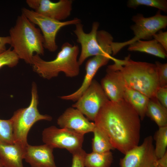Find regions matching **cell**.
<instances>
[{"label": "cell", "mask_w": 167, "mask_h": 167, "mask_svg": "<svg viewBox=\"0 0 167 167\" xmlns=\"http://www.w3.org/2000/svg\"><path fill=\"white\" fill-rule=\"evenodd\" d=\"M153 139L155 141V152L158 159L167 152V126L159 127Z\"/></svg>", "instance_id": "cell-22"}, {"label": "cell", "mask_w": 167, "mask_h": 167, "mask_svg": "<svg viewBox=\"0 0 167 167\" xmlns=\"http://www.w3.org/2000/svg\"><path fill=\"white\" fill-rule=\"evenodd\" d=\"M109 100L101 84L93 79L90 85L72 107L94 121L99 110Z\"/></svg>", "instance_id": "cell-9"}, {"label": "cell", "mask_w": 167, "mask_h": 167, "mask_svg": "<svg viewBox=\"0 0 167 167\" xmlns=\"http://www.w3.org/2000/svg\"><path fill=\"white\" fill-rule=\"evenodd\" d=\"M159 87L167 86V63L155 62Z\"/></svg>", "instance_id": "cell-26"}, {"label": "cell", "mask_w": 167, "mask_h": 167, "mask_svg": "<svg viewBox=\"0 0 167 167\" xmlns=\"http://www.w3.org/2000/svg\"><path fill=\"white\" fill-rule=\"evenodd\" d=\"M11 40L9 36H0V54L6 50V45H10Z\"/></svg>", "instance_id": "cell-30"}, {"label": "cell", "mask_w": 167, "mask_h": 167, "mask_svg": "<svg viewBox=\"0 0 167 167\" xmlns=\"http://www.w3.org/2000/svg\"><path fill=\"white\" fill-rule=\"evenodd\" d=\"M19 59L15 52L10 47L0 54V69L4 66L13 67L17 64Z\"/></svg>", "instance_id": "cell-25"}, {"label": "cell", "mask_w": 167, "mask_h": 167, "mask_svg": "<svg viewBox=\"0 0 167 167\" xmlns=\"http://www.w3.org/2000/svg\"><path fill=\"white\" fill-rule=\"evenodd\" d=\"M61 48L56 58L50 61H45L39 55H34L32 64L33 71L48 79L58 76L60 72H63L67 77L77 76L80 66L77 58L79 52L78 46L66 42Z\"/></svg>", "instance_id": "cell-4"}, {"label": "cell", "mask_w": 167, "mask_h": 167, "mask_svg": "<svg viewBox=\"0 0 167 167\" xmlns=\"http://www.w3.org/2000/svg\"><path fill=\"white\" fill-rule=\"evenodd\" d=\"M153 138L148 136L142 143L128 151L120 159L121 167H154L158 159L153 144Z\"/></svg>", "instance_id": "cell-10"}, {"label": "cell", "mask_w": 167, "mask_h": 167, "mask_svg": "<svg viewBox=\"0 0 167 167\" xmlns=\"http://www.w3.org/2000/svg\"><path fill=\"white\" fill-rule=\"evenodd\" d=\"M84 135L72 129L54 126L45 128L42 133L45 144L53 148L65 149L72 154L82 148Z\"/></svg>", "instance_id": "cell-8"}, {"label": "cell", "mask_w": 167, "mask_h": 167, "mask_svg": "<svg viewBox=\"0 0 167 167\" xmlns=\"http://www.w3.org/2000/svg\"><path fill=\"white\" fill-rule=\"evenodd\" d=\"M110 60L108 56L104 54L97 55L89 59L86 64V74L80 87L74 92L61 96L60 98L63 100L76 101L90 85L98 69L106 65Z\"/></svg>", "instance_id": "cell-14"}, {"label": "cell", "mask_w": 167, "mask_h": 167, "mask_svg": "<svg viewBox=\"0 0 167 167\" xmlns=\"http://www.w3.org/2000/svg\"><path fill=\"white\" fill-rule=\"evenodd\" d=\"M31 94L29 105L15 111L10 119L12 125L14 143L24 149L28 144L27 136L33 125L40 120L50 121L52 119L50 116L41 114L39 112L37 109L38 101L37 89L35 83L32 84Z\"/></svg>", "instance_id": "cell-5"}, {"label": "cell", "mask_w": 167, "mask_h": 167, "mask_svg": "<svg viewBox=\"0 0 167 167\" xmlns=\"http://www.w3.org/2000/svg\"><path fill=\"white\" fill-rule=\"evenodd\" d=\"M85 152L81 148L72 154V159L71 167H85L84 157Z\"/></svg>", "instance_id": "cell-27"}, {"label": "cell", "mask_w": 167, "mask_h": 167, "mask_svg": "<svg viewBox=\"0 0 167 167\" xmlns=\"http://www.w3.org/2000/svg\"><path fill=\"white\" fill-rule=\"evenodd\" d=\"M129 8L136 9L140 6H145L157 8L165 12L167 11L166 0H129L127 3Z\"/></svg>", "instance_id": "cell-23"}, {"label": "cell", "mask_w": 167, "mask_h": 167, "mask_svg": "<svg viewBox=\"0 0 167 167\" xmlns=\"http://www.w3.org/2000/svg\"><path fill=\"white\" fill-rule=\"evenodd\" d=\"M57 124L61 128H67L85 135L92 132L96 127L79 110L73 107L67 109L57 119Z\"/></svg>", "instance_id": "cell-12"}, {"label": "cell", "mask_w": 167, "mask_h": 167, "mask_svg": "<svg viewBox=\"0 0 167 167\" xmlns=\"http://www.w3.org/2000/svg\"><path fill=\"white\" fill-rule=\"evenodd\" d=\"M167 51V32L160 30L155 34L153 37Z\"/></svg>", "instance_id": "cell-29"}, {"label": "cell", "mask_w": 167, "mask_h": 167, "mask_svg": "<svg viewBox=\"0 0 167 167\" xmlns=\"http://www.w3.org/2000/svg\"><path fill=\"white\" fill-rule=\"evenodd\" d=\"M113 161L112 152H92L86 153L84 159L85 167H110Z\"/></svg>", "instance_id": "cell-20"}, {"label": "cell", "mask_w": 167, "mask_h": 167, "mask_svg": "<svg viewBox=\"0 0 167 167\" xmlns=\"http://www.w3.org/2000/svg\"><path fill=\"white\" fill-rule=\"evenodd\" d=\"M159 10L152 16L145 17L142 14L134 15L132 20L135 24L131 26L134 36L123 42H114L111 44L112 55L116 54L122 49L127 45L141 39L149 40L159 31L165 29L167 26V16L163 15Z\"/></svg>", "instance_id": "cell-6"}, {"label": "cell", "mask_w": 167, "mask_h": 167, "mask_svg": "<svg viewBox=\"0 0 167 167\" xmlns=\"http://www.w3.org/2000/svg\"><path fill=\"white\" fill-rule=\"evenodd\" d=\"M157 164L162 167H167V152L162 157L157 159Z\"/></svg>", "instance_id": "cell-31"}, {"label": "cell", "mask_w": 167, "mask_h": 167, "mask_svg": "<svg viewBox=\"0 0 167 167\" xmlns=\"http://www.w3.org/2000/svg\"><path fill=\"white\" fill-rule=\"evenodd\" d=\"M123 99L133 108L141 120L146 115L147 105L150 98L141 92L125 85Z\"/></svg>", "instance_id": "cell-17"}, {"label": "cell", "mask_w": 167, "mask_h": 167, "mask_svg": "<svg viewBox=\"0 0 167 167\" xmlns=\"http://www.w3.org/2000/svg\"><path fill=\"white\" fill-rule=\"evenodd\" d=\"M21 11L22 14L31 22L39 26L42 33L44 49L52 52L58 49L56 38L59 30L63 27L81 23L80 19L77 18L66 21L58 20L24 7L22 9Z\"/></svg>", "instance_id": "cell-7"}, {"label": "cell", "mask_w": 167, "mask_h": 167, "mask_svg": "<svg viewBox=\"0 0 167 167\" xmlns=\"http://www.w3.org/2000/svg\"><path fill=\"white\" fill-rule=\"evenodd\" d=\"M156 97L163 106L167 108V86L159 87Z\"/></svg>", "instance_id": "cell-28"}, {"label": "cell", "mask_w": 167, "mask_h": 167, "mask_svg": "<svg viewBox=\"0 0 167 167\" xmlns=\"http://www.w3.org/2000/svg\"><path fill=\"white\" fill-rule=\"evenodd\" d=\"M154 167H162L159 165H157L156 166H155Z\"/></svg>", "instance_id": "cell-33"}, {"label": "cell", "mask_w": 167, "mask_h": 167, "mask_svg": "<svg viewBox=\"0 0 167 167\" xmlns=\"http://www.w3.org/2000/svg\"><path fill=\"white\" fill-rule=\"evenodd\" d=\"M53 148L49 145L33 146L25 148L24 159L31 167H57L53 154Z\"/></svg>", "instance_id": "cell-13"}, {"label": "cell", "mask_w": 167, "mask_h": 167, "mask_svg": "<svg viewBox=\"0 0 167 167\" xmlns=\"http://www.w3.org/2000/svg\"><path fill=\"white\" fill-rule=\"evenodd\" d=\"M72 1L60 0L53 2L49 0H27L28 6L39 14L59 21L66 19L70 15Z\"/></svg>", "instance_id": "cell-11"}, {"label": "cell", "mask_w": 167, "mask_h": 167, "mask_svg": "<svg viewBox=\"0 0 167 167\" xmlns=\"http://www.w3.org/2000/svg\"><path fill=\"white\" fill-rule=\"evenodd\" d=\"M128 50L144 52L163 59L167 56V51L154 39L147 41H138L129 45Z\"/></svg>", "instance_id": "cell-18"}, {"label": "cell", "mask_w": 167, "mask_h": 167, "mask_svg": "<svg viewBox=\"0 0 167 167\" xmlns=\"http://www.w3.org/2000/svg\"><path fill=\"white\" fill-rule=\"evenodd\" d=\"M0 167H3L0 160Z\"/></svg>", "instance_id": "cell-32"}, {"label": "cell", "mask_w": 167, "mask_h": 167, "mask_svg": "<svg viewBox=\"0 0 167 167\" xmlns=\"http://www.w3.org/2000/svg\"><path fill=\"white\" fill-rule=\"evenodd\" d=\"M92 132L94 134L92 142L93 152L104 153L114 149L108 137L96 126Z\"/></svg>", "instance_id": "cell-21"}, {"label": "cell", "mask_w": 167, "mask_h": 167, "mask_svg": "<svg viewBox=\"0 0 167 167\" xmlns=\"http://www.w3.org/2000/svg\"><path fill=\"white\" fill-rule=\"evenodd\" d=\"M101 85L109 100L117 101L123 99L125 85L118 70L108 66Z\"/></svg>", "instance_id": "cell-15"}, {"label": "cell", "mask_w": 167, "mask_h": 167, "mask_svg": "<svg viewBox=\"0 0 167 167\" xmlns=\"http://www.w3.org/2000/svg\"><path fill=\"white\" fill-rule=\"evenodd\" d=\"M24 148L16 144L0 142V160L3 167H24Z\"/></svg>", "instance_id": "cell-16"}, {"label": "cell", "mask_w": 167, "mask_h": 167, "mask_svg": "<svg viewBox=\"0 0 167 167\" xmlns=\"http://www.w3.org/2000/svg\"><path fill=\"white\" fill-rule=\"evenodd\" d=\"M140 120L135 110L122 99L106 102L99 110L94 123L108 137L114 148L125 154L139 144Z\"/></svg>", "instance_id": "cell-1"}, {"label": "cell", "mask_w": 167, "mask_h": 167, "mask_svg": "<svg viewBox=\"0 0 167 167\" xmlns=\"http://www.w3.org/2000/svg\"><path fill=\"white\" fill-rule=\"evenodd\" d=\"M0 142L14 144L13 127L10 119H0Z\"/></svg>", "instance_id": "cell-24"}, {"label": "cell", "mask_w": 167, "mask_h": 167, "mask_svg": "<svg viewBox=\"0 0 167 167\" xmlns=\"http://www.w3.org/2000/svg\"><path fill=\"white\" fill-rule=\"evenodd\" d=\"M9 33L10 45L19 59L32 65L34 53L44 54V39L41 30L23 14L18 16Z\"/></svg>", "instance_id": "cell-3"}, {"label": "cell", "mask_w": 167, "mask_h": 167, "mask_svg": "<svg viewBox=\"0 0 167 167\" xmlns=\"http://www.w3.org/2000/svg\"><path fill=\"white\" fill-rule=\"evenodd\" d=\"M129 55L124 59H116L110 66L120 71L125 85L145 95L150 99L156 98L159 87L155 64L135 61Z\"/></svg>", "instance_id": "cell-2"}, {"label": "cell", "mask_w": 167, "mask_h": 167, "mask_svg": "<svg viewBox=\"0 0 167 167\" xmlns=\"http://www.w3.org/2000/svg\"><path fill=\"white\" fill-rule=\"evenodd\" d=\"M146 115L153 121L159 127L167 126V108L163 106L156 98L150 99Z\"/></svg>", "instance_id": "cell-19"}]
</instances>
